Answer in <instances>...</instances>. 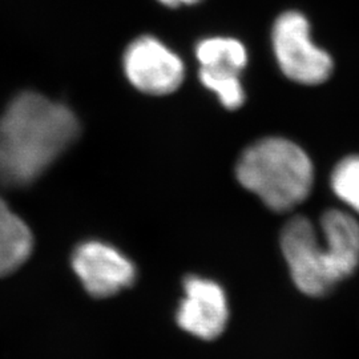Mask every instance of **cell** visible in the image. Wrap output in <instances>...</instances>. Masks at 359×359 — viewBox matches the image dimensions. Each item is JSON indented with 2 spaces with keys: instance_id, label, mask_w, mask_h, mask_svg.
Here are the masks:
<instances>
[{
  "instance_id": "1",
  "label": "cell",
  "mask_w": 359,
  "mask_h": 359,
  "mask_svg": "<svg viewBox=\"0 0 359 359\" xmlns=\"http://www.w3.org/2000/svg\"><path fill=\"white\" fill-rule=\"evenodd\" d=\"M79 123L63 104L25 92L0 117V181L23 185L39 177L75 142Z\"/></svg>"
},
{
  "instance_id": "3",
  "label": "cell",
  "mask_w": 359,
  "mask_h": 359,
  "mask_svg": "<svg viewBox=\"0 0 359 359\" xmlns=\"http://www.w3.org/2000/svg\"><path fill=\"white\" fill-rule=\"evenodd\" d=\"M236 177L270 210L285 213L310 196L314 165L298 144L269 136L245 148L236 164Z\"/></svg>"
},
{
  "instance_id": "8",
  "label": "cell",
  "mask_w": 359,
  "mask_h": 359,
  "mask_svg": "<svg viewBox=\"0 0 359 359\" xmlns=\"http://www.w3.org/2000/svg\"><path fill=\"white\" fill-rule=\"evenodd\" d=\"M34 237L26 222L0 198V276L19 269L32 253Z\"/></svg>"
},
{
  "instance_id": "2",
  "label": "cell",
  "mask_w": 359,
  "mask_h": 359,
  "mask_svg": "<svg viewBox=\"0 0 359 359\" xmlns=\"http://www.w3.org/2000/svg\"><path fill=\"white\" fill-rule=\"evenodd\" d=\"M322 237L305 216L292 217L280 234L292 280L304 294L322 297L359 266V222L351 213L329 209L322 215Z\"/></svg>"
},
{
  "instance_id": "6",
  "label": "cell",
  "mask_w": 359,
  "mask_h": 359,
  "mask_svg": "<svg viewBox=\"0 0 359 359\" xmlns=\"http://www.w3.org/2000/svg\"><path fill=\"white\" fill-rule=\"evenodd\" d=\"M72 269L95 298L120 293L136 281L135 264L117 248L103 241H86L72 255Z\"/></svg>"
},
{
  "instance_id": "12",
  "label": "cell",
  "mask_w": 359,
  "mask_h": 359,
  "mask_svg": "<svg viewBox=\"0 0 359 359\" xmlns=\"http://www.w3.org/2000/svg\"><path fill=\"white\" fill-rule=\"evenodd\" d=\"M158 3L167 6L169 8H176V7H181V6H193L200 3L201 0H157Z\"/></svg>"
},
{
  "instance_id": "9",
  "label": "cell",
  "mask_w": 359,
  "mask_h": 359,
  "mask_svg": "<svg viewBox=\"0 0 359 359\" xmlns=\"http://www.w3.org/2000/svg\"><path fill=\"white\" fill-rule=\"evenodd\" d=\"M200 67L228 68L243 72L248 65V50L243 41L231 36H212L200 40L194 48Z\"/></svg>"
},
{
  "instance_id": "5",
  "label": "cell",
  "mask_w": 359,
  "mask_h": 359,
  "mask_svg": "<svg viewBox=\"0 0 359 359\" xmlns=\"http://www.w3.org/2000/svg\"><path fill=\"white\" fill-rule=\"evenodd\" d=\"M123 68L136 90L152 96L173 93L185 79L182 59L160 39L151 35L129 43L123 56Z\"/></svg>"
},
{
  "instance_id": "7",
  "label": "cell",
  "mask_w": 359,
  "mask_h": 359,
  "mask_svg": "<svg viewBox=\"0 0 359 359\" xmlns=\"http://www.w3.org/2000/svg\"><path fill=\"white\" fill-rule=\"evenodd\" d=\"M182 287L184 297L176 311L177 325L200 339L217 338L229 318L225 290L216 281L196 274L185 277Z\"/></svg>"
},
{
  "instance_id": "10",
  "label": "cell",
  "mask_w": 359,
  "mask_h": 359,
  "mask_svg": "<svg viewBox=\"0 0 359 359\" xmlns=\"http://www.w3.org/2000/svg\"><path fill=\"white\" fill-rule=\"evenodd\" d=\"M240 75L241 72L228 68L200 67L198 69L200 83L206 90L215 92L221 105L229 111L241 108L246 100Z\"/></svg>"
},
{
  "instance_id": "4",
  "label": "cell",
  "mask_w": 359,
  "mask_h": 359,
  "mask_svg": "<svg viewBox=\"0 0 359 359\" xmlns=\"http://www.w3.org/2000/svg\"><path fill=\"white\" fill-rule=\"evenodd\" d=\"M271 48L285 77L302 86H318L329 80L333 57L311 39L308 18L299 11H285L271 27Z\"/></svg>"
},
{
  "instance_id": "11",
  "label": "cell",
  "mask_w": 359,
  "mask_h": 359,
  "mask_svg": "<svg viewBox=\"0 0 359 359\" xmlns=\"http://www.w3.org/2000/svg\"><path fill=\"white\" fill-rule=\"evenodd\" d=\"M330 185L338 200L359 215V154L338 161L332 172Z\"/></svg>"
}]
</instances>
